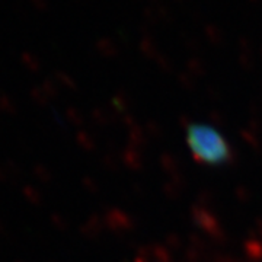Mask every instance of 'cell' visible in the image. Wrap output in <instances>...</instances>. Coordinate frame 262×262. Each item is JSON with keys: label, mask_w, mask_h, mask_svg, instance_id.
<instances>
[{"label": "cell", "mask_w": 262, "mask_h": 262, "mask_svg": "<svg viewBox=\"0 0 262 262\" xmlns=\"http://www.w3.org/2000/svg\"><path fill=\"white\" fill-rule=\"evenodd\" d=\"M187 141L194 158L207 165H222L230 158L225 137L210 125L192 124L187 131Z\"/></svg>", "instance_id": "1"}, {"label": "cell", "mask_w": 262, "mask_h": 262, "mask_svg": "<svg viewBox=\"0 0 262 262\" xmlns=\"http://www.w3.org/2000/svg\"><path fill=\"white\" fill-rule=\"evenodd\" d=\"M29 3L32 5L34 9H37L38 12H44L48 8L47 0H29Z\"/></svg>", "instance_id": "2"}]
</instances>
